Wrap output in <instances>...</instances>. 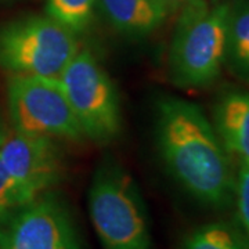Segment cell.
<instances>
[{
    "instance_id": "1",
    "label": "cell",
    "mask_w": 249,
    "mask_h": 249,
    "mask_svg": "<svg viewBox=\"0 0 249 249\" xmlns=\"http://www.w3.org/2000/svg\"><path fill=\"white\" fill-rule=\"evenodd\" d=\"M155 136L170 176L205 206L234 202L235 172L213 124L196 104L166 96L157 103Z\"/></svg>"
},
{
    "instance_id": "2",
    "label": "cell",
    "mask_w": 249,
    "mask_h": 249,
    "mask_svg": "<svg viewBox=\"0 0 249 249\" xmlns=\"http://www.w3.org/2000/svg\"><path fill=\"white\" fill-rule=\"evenodd\" d=\"M230 1L209 4L190 0L180 9L169 52L172 82L178 88L201 89L219 79L226 58Z\"/></svg>"
},
{
    "instance_id": "3",
    "label": "cell",
    "mask_w": 249,
    "mask_h": 249,
    "mask_svg": "<svg viewBox=\"0 0 249 249\" xmlns=\"http://www.w3.org/2000/svg\"><path fill=\"white\" fill-rule=\"evenodd\" d=\"M89 212L104 249H152L142 194L132 176L115 162H104L94 172Z\"/></svg>"
},
{
    "instance_id": "4",
    "label": "cell",
    "mask_w": 249,
    "mask_h": 249,
    "mask_svg": "<svg viewBox=\"0 0 249 249\" xmlns=\"http://www.w3.org/2000/svg\"><path fill=\"white\" fill-rule=\"evenodd\" d=\"M79 50L76 35L49 16H29L0 28V67L11 75L60 78Z\"/></svg>"
},
{
    "instance_id": "5",
    "label": "cell",
    "mask_w": 249,
    "mask_h": 249,
    "mask_svg": "<svg viewBox=\"0 0 249 249\" xmlns=\"http://www.w3.org/2000/svg\"><path fill=\"white\" fill-rule=\"evenodd\" d=\"M58 80L83 136L97 142L114 140L122 127L119 97L93 53L80 49Z\"/></svg>"
},
{
    "instance_id": "6",
    "label": "cell",
    "mask_w": 249,
    "mask_h": 249,
    "mask_svg": "<svg viewBox=\"0 0 249 249\" xmlns=\"http://www.w3.org/2000/svg\"><path fill=\"white\" fill-rule=\"evenodd\" d=\"M7 101L17 133L52 140L85 137L58 78L13 75L7 86Z\"/></svg>"
},
{
    "instance_id": "7",
    "label": "cell",
    "mask_w": 249,
    "mask_h": 249,
    "mask_svg": "<svg viewBox=\"0 0 249 249\" xmlns=\"http://www.w3.org/2000/svg\"><path fill=\"white\" fill-rule=\"evenodd\" d=\"M0 249H85L71 212L46 191L0 217Z\"/></svg>"
},
{
    "instance_id": "8",
    "label": "cell",
    "mask_w": 249,
    "mask_h": 249,
    "mask_svg": "<svg viewBox=\"0 0 249 249\" xmlns=\"http://www.w3.org/2000/svg\"><path fill=\"white\" fill-rule=\"evenodd\" d=\"M0 160L27 202L61 178V160L52 139L16 132L0 142Z\"/></svg>"
},
{
    "instance_id": "9",
    "label": "cell",
    "mask_w": 249,
    "mask_h": 249,
    "mask_svg": "<svg viewBox=\"0 0 249 249\" xmlns=\"http://www.w3.org/2000/svg\"><path fill=\"white\" fill-rule=\"evenodd\" d=\"M97 4L111 27L134 39L151 35L170 14L160 0H97Z\"/></svg>"
},
{
    "instance_id": "10",
    "label": "cell",
    "mask_w": 249,
    "mask_h": 249,
    "mask_svg": "<svg viewBox=\"0 0 249 249\" xmlns=\"http://www.w3.org/2000/svg\"><path fill=\"white\" fill-rule=\"evenodd\" d=\"M212 124L230 155L249 160V91L224 93L214 106Z\"/></svg>"
},
{
    "instance_id": "11",
    "label": "cell",
    "mask_w": 249,
    "mask_h": 249,
    "mask_svg": "<svg viewBox=\"0 0 249 249\" xmlns=\"http://www.w3.org/2000/svg\"><path fill=\"white\" fill-rule=\"evenodd\" d=\"M224 65L249 85V0L230 1Z\"/></svg>"
},
{
    "instance_id": "12",
    "label": "cell",
    "mask_w": 249,
    "mask_h": 249,
    "mask_svg": "<svg viewBox=\"0 0 249 249\" xmlns=\"http://www.w3.org/2000/svg\"><path fill=\"white\" fill-rule=\"evenodd\" d=\"M183 249H249V238L240 226L212 222L190 232Z\"/></svg>"
},
{
    "instance_id": "13",
    "label": "cell",
    "mask_w": 249,
    "mask_h": 249,
    "mask_svg": "<svg viewBox=\"0 0 249 249\" xmlns=\"http://www.w3.org/2000/svg\"><path fill=\"white\" fill-rule=\"evenodd\" d=\"M97 0H46V16L78 36L91 22Z\"/></svg>"
},
{
    "instance_id": "14",
    "label": "cell",
    "mask_w": 249,
    "mask_h": 249,
    "mask_svg": "<svg viewBox=\"0 0 249 249\" xmlns=\"http://www.w3.org/2000/svg\"><path fill=\"white\" fill-rule=\"evenodd\" d=\"M234 202L237 206L238 226L249 238V160H240L235 173Z\"/></svg>"
},
{
    "instance_id": "15",
    "label": "cell",
    "mask_w": 249,
    "mask_h": 249,
    "mask_svg": "<svg viewBox=\"0 0 249 249\" xmlns=\"http://www.w3.org/2000/svg\"><path fill=\"white\" fill-rule=\"evenodd\" d=\"M24 204H27V201L21 194L16 180L11 178L0 160V217Z\"/></svg>"
},
{
    "instance_id": "16",
    "label": "cell",
    "mask_w": 249,
    "mask_h": 249,
    "mask_svg": "<svg viewBox=\"0 0 249 249\" xmlns=\"http://www.w3.org/2000/svg\"><path fill=\"white\" fill-rule=\"evenodd\" d=\"M160 1H162L170 10V13H173V11H178V10L181 9L190 0H160Z\"/></svg>"
},
{
    "instance_id": "17",
    "label": "cell",
    "mask_w": 249,
    "mask_h": 249,
    "mask_svg": "<svg viewBox=\"0 0 249 249\" xmlns=\"http://www.w3.org/2000/svg\"><path fill=\"white\" fill-rule=\"evenodd\" d=\"M3 142V137H1V136H0V142Z\"/></svg>"
}]
</instances>
